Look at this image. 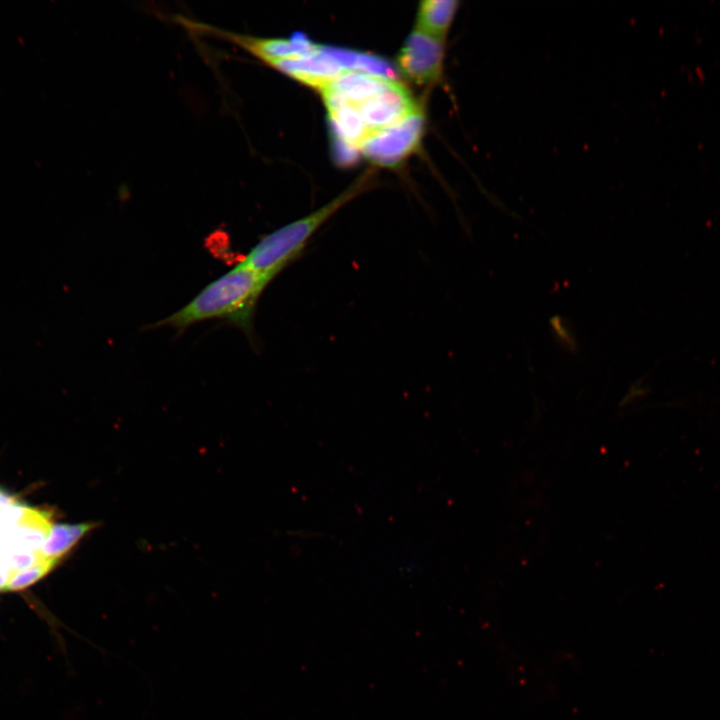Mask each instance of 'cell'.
Wrapping results in <instances>:
<instances>
[{
  "instance_id": "cell-7",
  "label": "cell",
  "mask_w": 720,
  "mask_h": 720,
  "mask_svg": "<svg viewBox=\"0 0 720 720\" xmlns=\"http://www.w3.org/2000/svg\"><path fill=\"white\" fill-rule=\"evenodd\" d=\"M230 37L268 64L297 59L312 54L320 48L319 44L302 33H295L288 39H262L240 35H230Z\"/></svg>"
},
{
  "instance_id": "cell-9",
  "label": "cell",
  "mask_w": 720,
  "mask_h": 720,
  "mask_svg": "<svg viewBox=\"0 0 720 720\" xmlns=\"http://www.w3.org/2000/svg\"><path fill=\"white\" fill-rule=\"evenodd\" d=\"M331 56L344 71H359L382 77L397 79V71L385 59L346 48L326 46Z\"/></svg>"
},
{
  "instance_id": "cell-3",
  "label": "cell",
  "mask_w": 720,
  "mask_h": 720,
  "mask_svg": "<svg viewBox=\"0 0 720 720\" xmlns=\"http://www.w3.org/2000/svg\"><path fill=\"white\" fill-rule=\"evenodd\" d=\"M424 126L425 117L420 108L400 122L370 134L358 151L374 164L395 167L417 149Z\"/></svg>"
},
{
  "instance_id": "cell-6",
  "label": "cell",
  "mask_w": 720,
  "mask_h": 720,
  "mask_svg": "<svg viewBox=\"0 0 720 720\" xmlns=\"http://www.w3.org/2000/svg\"><path fill=\"white\" fill-rule=\"evenodd\" d=\"M282 73L318 90L337 77L343 68L328 52L326 46L309 55L270 64Z\"/></svg>"
},
{
  "instance_id": "cell-10",
  "label": "cell",
  "mask_w": 720,
  "mask_h": 720,
  "mask_svg": "<svg viewBox=\"0 0 720 720\" xmlns=\"http://www.w3.org/2000/svg\"><path fill=\"white\" fill-rule=\"evenodd\" d=\"M95 523L55 524L42 546L41 554L44 557L59 561L67 554L89 531Z\"/></svg>"
},
{
  "instance_id": "cell-2",
  "label": "cell",
  "mask_w": 720,
  "mask_h": 720,
  "mask_svg": "<svg viewBox=\"0 0 720 720\" xmlns=\"http://www.w3.org/2000/svg\"><path fill=\"white\" fill-rule=\"evenodd\" d=\"M370 179V173L366 172L329 203L265 235L242 261L255 271L274 279L301 255L310 238L332 215L367 190Z\"/></svg>"
},
{
  "instance_id": "cell-5",
  "label": "cell",
  "mask_w": 720,
  "mask_h": 720,
  "mask_svg": "<svg viewBox=\"0 0 720 720\" xmlns=\"http://www.w3.org/2000/svg\"><path fill=\"white\" fill-rule=\"evenodd\" d=\"M444 55V41L416 29L400 49L397 64L409 80L417 84H433L442 77Z\"/></svg>"
},
{
  "instance_id": "cell-11",
  "label": "cell",
  "mask_w": 720,
  "mask_h": 720,
  "mask_svg": "<svg viewBox=\"0 0 720 720\" xmlns=\"http://www.w3.org/2000/svg\"><path fill=\"white\" fill-rule=\"evenodd\" d=\"M58 561L43 557L29 567L19 571L6 585L4 590L17 591L37 582L49 573Z\"/></svg>"
},
{
  "instance_id": "cell-1",
  "label": "cell",
  "mask_w": 720,
  "mask_h": 720,
  "mask_svg": "<svg viewBox=\"0 0 720 720\" xmlns=\"http://www.w3.org/2000/svg\"><path fill=\"white\" fill-rule=\"evenodd\" d=\"M272 280L241 260L154 327L169 326L183 330L199 322L222 319L250 334L258 300Z\"/></svg>"
},
{
  "instance_id": "cell-8",
  "label": "cell",
  "mask_w": 720,
  "mask_h": 720,
  "mask_svg": "<svg viewBox=\"0 0 720 720\" xmlns=\"http://www.w3.org/2000/svg\"><path fill=\"white\" fill-rule=\"evenodd\" d=\"M455 0H426L421 2L417 13V29L445 41L458 10Z\"/></svg>"
},
{
  "instance_id": "cell-4",
  "label": "cell",
  "mask_w": 720,
  "mask_h": 720,
  "mask_svg": "<svg viewBox=\"0 0 720 720\" xmlns=\"http://www.w3.org/2000/svg\"><path fill=\"white\" fill-rule=\"evenodd\" d=\"M346 103L358 111L369 135L400 122L421 108L408 89L396 79L389 80L382 90L366 99Z\"/></svg>"
}]
</instances>
